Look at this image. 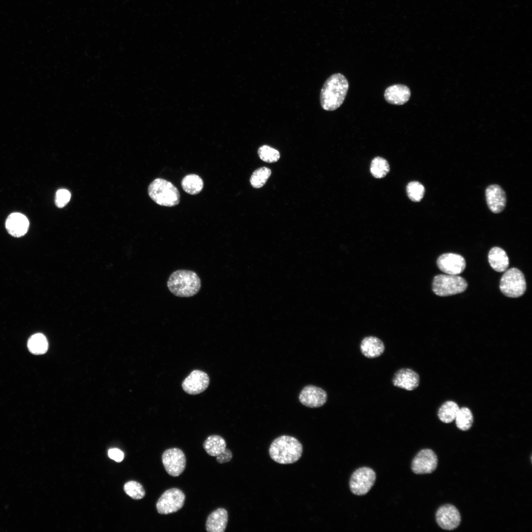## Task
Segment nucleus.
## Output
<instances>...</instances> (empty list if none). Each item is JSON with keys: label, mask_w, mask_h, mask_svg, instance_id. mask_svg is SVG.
Masks as SVG:
<instances>
[{"label": "nucleus", "mask_w": 532, "mask_h": 532, "mask_svg": "<svg viewBox=\"0 0 532 532\" xmlns=\"http://www.w3.org/2000/svg\"><path fill=\"white\" fill-rule=\"evenodd\" d=\"M349 88L346 78L341 73L331 75L325 82L320 95V104L323 109L333 111L343 103Z\"/></svg>", "instance_id": "nucleus-1"}, {"label": "nucleus", "mask_w": 532, "mask_h": 532, "mask_svg": "<svg viewBox=\"0 0 532 532\" xmlns=\"http://www.w3.org/2000/svg\"><path fill=\"white\" fill-rule=\"evenodd\" d=\"M302 451V446L297 438L282 435L272 442L269 454L270 458L275 462L280 464H289L298 461L301 457Z\"/></svg>", "instance_id": "nucleus-2"}, {"label": "nucleus", "mask_w": 532, "mask_h": 532, "mask_svg": "<svg viewBox=\"0 0 532 532\" xmlns=\"http://www.w3.org/2000/svg\"><path fill=\"white\" fill-rule=\"evenodd\" d=\"M167 286L169 291L178 297H191L196 295L201 288L198 275L192 270L179 269L169 276Z\"/></svg>", "instance_id": "nucleus-3"}, {"label": "nucleus", "mask_w": 532, "mask_h": 532, "mask_svg": "<svg viewBox=\"0 0 532 532\" xmlns=\"http://www.w3.org/2000/svg\"><path fill=\"white\" fill-rule=\"evenodd\" d=\"M148 193L150 198L157 204L172 207L180 201V193L170 182L162 178L154 179L149 185Z\"/></svg>", "instance_id": "nucleus-4"}, {"label": "nucleus", "mask_w": 532, "mask_h": 532, "mask_svg": "<svg viewBox=\"0 0 532 532\" xmlns=\"http://www.w3.org/2000/svg\"><path fill=\"white\" fill-rule=\"evenodd\" d=\"M467 287L466 280L458 275L439 274L432 281V291L435 294L445 297L459 294Z\"/></svg>", "instance_id": "nucleus-5"}, {"label": "nucleus", "mask_w": 532, "mask_h": 532, "mask_svg": "<svg viewBox=\"0 0 532 532\" xmlns=\"http://www.w3.org/2000/svg\"><path fill=\"white\" fill-rule=\"evenodd\" d=\"M499 288L506 297H521L526 290V282L523 273L514 267L507 270L500 279Z\"/></svg>", "instance_id": "nucleus-6"}, {"label": "nucleus", "mask_w": 532, "mask_h": 532, "mask_svg": "<svg viewBox=\"0 0 532 532\" xmlns=\"http://www.w3.org/2000/svg\"><path fill=\"white\" fill-rule=\"evenodd\" d=\"M375 480L376 474L373 469L368 467L359 468L351 476L350 490L355 495H365L372 488Z\"/></svg>", "instance_id": "nucleus-7"}, {"label": "nucleus", "mask_w": 532, "mask_h": 532, "mask_svg": "<svg viewBox=\"0 0 532 532\" xmlns=\"http://www.w3.org/2000/svg\"><path fill=\"white\" fill-rule=\"evenodd\" d=\"M185 500V495L181 490L176 488L169 489L158 499L157 510L161 514L176 512L183 506Z\"/></svg>", "instance_id": "nucleus-8"}, {"label": "nucleus", "mask_w": 532, "mask_h": 532, "mask_svg": "<svg viewBox=\"0 0 532 532\" xmlns=\"http://www.w3.org/2000/svg\"><path fill=\"white\" fill-rule=\"evenodd\" d=\"M162 462L167 473L173 477L179 476L184 471L186 460L184 452L177 448L167 449L162 456Z\"/></svg>", "instance_id": "nucleus-9"}, {"label": "nucleus", "mask_w": 532, "mask_h": 532, "mask_svg": "<svg viewBox=\"0 0 532 532\" xmlns=\"http://www.w3.org/2000/svg\"><path fill=\"white\" fill-rule=\"evenodd\" d=\"M437 457L430 449L420 451L414 458L411 464L412 471L417 474L431 473L436 468Z\"/></svg>", "instance_id": "nucleus-10"}, {"label": "nucleus", "mask_w": 532, "mask_h": 532, "mask_svg": "<svg viewBox=\"0 0 532 532\" xmlns=\"http://www.w3.org/2000/svg\"><path fill=\"white\" fill-rule=\"evenodd\" d=\"M436 521L438 526L445 530H453L461 523V515L458 510L451 504L444 505L437 510Z\"/></svg>", "instance_id": "nucleus-11"}, {"label": "nucleus", "mask_w": 532, "mask_h": 532, "mask_svg": "<svg viewBox=\"0 0 532 532\" xmlns=\"http://www.w3.org/2000/svg\"><path fill=\"white\" fill-rule=\"evenodd\" d=\"M437 265L441 271L447 274L458 275L465 270L466 261L460 255L445 253L438 257Z\"/></svg>", "instance_id": "nucleus-12"}, {"label": "nucleus", "mask_w": 532, "mask_h": 532, "mask_svg": "<svg viewBox=\"0 0 532 532\" xmlns=\"http://www.w3.org/2000/svg\"><path fill=\"white\" fill-rule=\"evenodd\" d=\"M209 378L204 372L194 370L185 379L182 384L183 390L190 395L202 393L208 386Z\"/></svg>", "instance_id": "nucleus-13"}, {"label": "nucleus", "mask_w": 532, "mask_h": 532, "mask_svg": "<svg viewBox=\"0 0 532 532\" xmlns=\"http://www.w3.org/2000/svg\"><path fill=\"white\" fill-rule=\"evenodd\" d=\"M299 400L304 405L311 408L323 406L327 401V394L321 388L308 385L304 387L299 395Z\"/></svg>", "instance_id": "nucleus-14"}, {"label": "nucleus", "mask_w": 532, "mask_h": 532, "mask_svg": "<svg viewBox=\"0 0 532 532\" xmlns=\"http://www.w3.org/2000/svg\"><path fill=\"white\" fill-rule=\"evenodd\" d=\"M392 383L395 387L407 391L416 389L420 383V376L414 370L408 368H402L394 374Z\"/></svg>", "instance_id": "nucleus-15"}, {"label": "nucleus", "mask_w": 532, "mask_h": 532, "mask_svg": "<svg viewBox=\"0 0 532 532\" xmlns=\"http://www.w3.org/2000/svg\"><path fill=\"white\" fill-rule=\"evenodd\" d=\"M486 201L490 210L494 213L501 212L505 207L506 194L499 185L494 184L488 186L485 192Z\"/></svg>", "instance_id": "nucleus-16"}, {"label": "nucleus", "mask_w": 532, "mask_h": 532, "mask_svg": "<svg viewBox=\"0 0 532 532\" xmlns=\"http://www.w3.org/2000/svg\"><path fill=\"white\" fill-rule=\"evenodd\" d=\"M29 226L28 219L20 213L10 214L5 222V227L8 233L14 237L23 236L27 232Z\"/></svg>", "instance_id": "nucleus-17"}, {"label": "nucleus", "mask_w": 532, "mask_h": 532, "mask_svg": "<svg viewBox=\"0 0 532 532\" xmlns=\"http://www.w3.org/2000/svg\"><path fill=\"white\" fill-rule=\"evenodd\" d=\"M410 95V90L407 86L395 84L386 89L384 98L386 101L390 104L400 105L409 100Z\"/></svg>", "instance_id": "nucleus-18"}, {"label": "nucleus", "mask_w": 532, "mask_h": 532, "mask_svg": "<svg viewBox=\"0 0 532 532\" xmlns=\"http://www.w3.org/2000/svg\"><path fill=\"white\" fill-rule=\"evenodd\" d=\"M360 348L361 353L365 357L372 359L382 355L385 350V345L379 338L368 336L362 339Z\"/></svg>", "instance_id": "nucleus-19"}, {"label": "nucleus", "mask_w": 532, "mask_h": 532, "mask_svg": "<svg viewBox=\"0 0 532 532\" xmlns=\"http://www.w3.org/2000/svg\"><path fill=\"white\" fill-rule=\"evenodd\" d=\"M228 521L227 510L223 508H219L208 515L206 522V530L208 532H224Z\"/></svg>", "instance_id": "nucleus-20"}, {"label": "nucleus", "mask_w": 532, "mask_h": 532, "mask_svg": "<svg viewBox=\"0 0 532 532\" xmlns=\"http://www.w3.org/2000/svg\"><path fill=\"white\" fill-rule=\"evenodd\" d=\"M489 262L495 271L499 272L506 271L509 265V259L506 252L498 247L492 248L488 254Z\"/></svg>", "instance_id": "nucleus-21"}, {"label": "nucleus", "mask_w": 532, "mask_h": 532, "mask_svg": "<svg viewBox=\"0 0 532 532\" xmlns=\"http://www.w3.org/2000/svg\"><path fill=\"white\" fill-rule=\"evenodd\" d=\"M203 447L209 455L216 457L226 449V443L224 439L221 436L218 435H212L206 439L203 444Z\"/></svg>", "instance_id": "nucleus-22"}, {"label": "nucleus", "mask_w": 532, "mask_h": 532, "mask_svg": "<svg viewBox=\"0 0 532 532\" xmlns=\"http://www.w3.org/2000/svg\"><path fill=\"white\" fill-rule=\"evenodd\" d=\"M181 186L184 191L190 195H196L201 191L203 187V182L199 175L190 174L183 178Z\"/></svg>", "instance_id": "nucleus-23"}, {"label": "nucleus", "mask_w": 532, "mask_h": 532, "mask_svg": "<svg viewBox=\"0 0 532 532\" xmlns=\"http://www.w3.org/2000/svg\"><path fill=\"white\" fill-rule=\"evenodd\" d=\"M460 407L453 401H447L441 405L438 411V417L440 420L445 423H449L455 420Z\"/></svg>", "instance_id": "nucleus-24"}, {"label": "nucleus", "mask_w": 532, "mask_h": 532, "mask_svg": "<svg viewBox=\"0 0 532 532\" xmlns=\"http://www.w3.org/2000/svg\"><path fill=\"white\" fill-rule=\"evenodd\" d=\"M29 351L35 355H41L46 352L48 344L46 337L41 333H36L32 335L27 343Z\"/></svg>", "instance_id": "nucleus-25"}, {"label": "nucleus", "mask_w": 532, "mask_h": 532, "mask_svg": "<svg viewBox=\"0 0 532 532\" xmlns=\"http://www.w3.org/2000/svg\"><path fill=\"white\" fill-rule=\"evenodd\" d=\"M457 428L462 431L469 430L473 423V417L471 410L467 407L460 408L455 418Z\"/></svg>", "instance_id": "nucleus-26"}, {"label": "nucleus", "mask_w": 532, "mask_h": 532, "mask_svg": "<svg viewBox=\"0 0 532 532\" xmlns=\"http://www.w3.org/2000/svg\"><path fill=\"white\" fill-rule=\"evenodd\" d=\"M389 170V165L387 161L384 158L376 157L372 160L370 171L374 177L376 178H383L387 175Z\"/></svg>", "instance_id": "nucleus-27"}, {"label": "nucleus", "mask_w": 532, "mask_h": 532, "mask_svg": "<svg viewBox=\"0 0 532 532\" xmlns=\"http://www.w3.org/2000/svg\"><path fill=\"white\" fill-rule=\"evenodd\" d=\"M271 170L267 167H261L255 170L250 179V184L255 188H260L266 183L271 175Z\"/></svg>", "instance_id": "nucleus-28"}, {"label": "nucleus", "mask_w": 532, "mask_h": 532, "mask_svg": "<svg viewBox=\"0 0 532 532\" xmlns=\"http://www.w3.org/2000/svg\"><path fill=\"white\" fill-rule=\"evenodd\" d=\"M258 154L262 160L269 163L277 162L280 157V153L277 150L267 145L259 147Z\"/></svg>", "instance_id": "nucleus-29"}, {"label": "nucleus", "mask_w": 532, "mask_h": 532, "mask_svg": "<svg viewBox=\"0 0 532 532\" xmlns=\"http://www.w3.org/2000/svg\"><path fill=\"white\" fill-rule=\"evenodd\" d=\"M124 490L128 495L135 500L142 499L145 495V491L142 485L135 481L127 482L124 485Z\"/></svg>", "instance_id": "nucleus-30"}, {"label": "nucleus", "mask_w": 532, "mask_h": 532, "mask_svg": "<svg viewBox=\"0 0 532 532\" xmlns=\"http://www.w3.org/2000/svg\"><path fill=\"white\" fill-rule=\"evenodd\" d=\"M425 192L424 186L418 181H411L407 185V194L412 201H420L423 198Z\"/></svg>", "instance_id": "nucleus-31"}, {"label": "nucleus", "mask_w": 532, "mask_h": 532, "mask_svg": "<svg viewBox=\"0 0 532 532\" xmlns=\"http://www.w3.org/2000/svg\"><path fill=\"white\" fill-rule=\"evenodd\" d=\"M70 192L66 189L58 190L56 194L55 202L59 208H62L67 204L70 199Z\"/></svg>", "instance_id": "nucleus-32"}, {"label": "nucleus", "mask_w": 532, "mask_h": 532, "mask_svg": "<svg viewBox=\"0 0 532 532\" xmlns=\"http://www.w3.org/2000/svg\"><path fill=\"white\" fill-rule=\"evenodd\" d=\"M216 457L217 462L220 464H223L230 461L233 457V454L230 450L226 448Z\"/></svg>", "instance_id": "nucleus-33"}, {"label": "nucleus", "mask_w": 532, "mask_h": 532, "mask_svg": "<svg viewBox=\"0 0 532 532\" xmlns=\"http://www.w3.org/2000/svg\"><path fill=\"white\" fill-rule=\"evenodd\" d=\"M109 457L117 462H121L124 458V453L117 448L110 449L108 450Z\"/></svg>", "instance_id": "nucleus-34"}]
</instances>
